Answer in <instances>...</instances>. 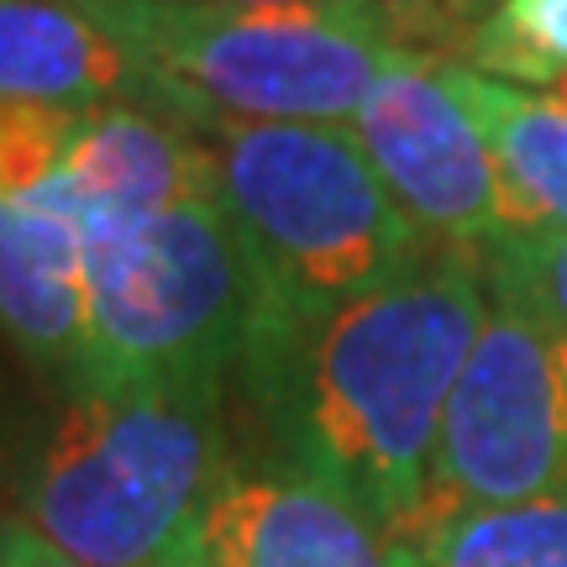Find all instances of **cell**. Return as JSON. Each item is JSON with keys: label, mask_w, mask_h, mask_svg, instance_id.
<instances>
[{"label": "cell", "mask_w": 567, "mask_h": 567, "mask_svg": "<svg viewBox=\"0 0 567 567\" xmlns=\"http://www.w3.org/2000/svg\"><path fill=\"white\" fill-rule=\"evenodd\" d=\"M488 300L484 252L425 237L358 300L300 326H252L237 368L279 467L326 484L394 536L425 499L446 400Z\"/></svg>", "instance_id": "6da1fadb"}, {"label": "cell", "mask_w": 567, "mask_h": 567, "mask_svg": "<svg viewBox=\"0 0 567 567\" xmlns=\"http://www.w3.org/2000/svg\"><path fill=\"white\" fill-rule=\"evenodd\" d=\"M216 205L243 247L252 326H300L389 279L425 243L352 126L200 116Z\"/></svg>", "instance_id": "7a4b0ae2"}, {"label": "cell", "mask_w": 567, "mask_h": 567, "mask_svg": "<svg viewBox=\"0 0 567 567\" xmlns=\"http://www.w3.org/2000/svg\"><path fill=\"white\" fill-rule=\"evenodd\" d=\"M221 384L74 389L27 478V520L90 567H168L231 467L221 446Z\"/></svg>", "instance_id": "3957f363"}, {"label": "cell", "mask_w": 567, "mask_h": 567, "mask_svg": "<svg viewBox=\"0 0 567 567\" xmlns=\"http://www.w3.org/2000/svg\"><path fill=\"white\" fill-rule=\"evenodd\" d=\"M90 11L158 80L184 126L200 116L347 126L410 48L394 11L205 0H90Z\"/></svg>", "instance_id": "277c9868"}, {"label": "cell", "mask_w": 567, "mask_h": 567, "mask_svg": "<svg viewBox=\"0 0 567 567\" xmlns=\"http://www.w3.org/2000/svg\"><path fill=\"white\" fill-rule=\"evenodd\" d=\"M80 279L90 326L80 389L226 379L258 310L247 258L216 200L80 221Z\"/></svg>", "instance_id": "5b68a950"}, {"label": "cell", "mask_w": 567, "mask_h": 567, "mask_svg": "<svg viewBox=\"0 0 567 567\" xmlns=\"http://www.w3.org/2000/svg\"><path fill=\"white\" fill-rule=\"evenodd\" d=\"M567 494V342L494 295L446 400L421 505H526Z\"/></svg>", "instance_id": "8992f818"}, {"label": "cell", "mask_w": 567, "mask_h": 567, "mask_svg": "<svg viewBox=\"0 0 567 567\" xmlns=\"http://www.w3.org/2000/svg\"><path fill=\"white\" fill-rule=\"evenodd\" d=\"M347 126L421 237L484 252L526 231L488 137L457 90V63L405 48Z\"/></svg>", "instance_id": "52a82bcc"}, {"label": "cell", "mask_w": 567, "mask_h": 567, "mask_svg": "<svg viewBox=\"0 0 567 567\" xmlns=\"http://www.w3.org/2000/svg\"><path fill=\"white\" fill-rule=\"evenodd\" d=\"M168 567H394L389 536L295 467H226Z\"/></svg>", "instance_id": "ba28073f"}, {"label": "cell", "mask_w": 567, "mask_h": 567, "mask_svg": "<svg viewBox=\"0 0 567 567\" xmlns=\"http://www.w3.org/2000/svg\"><path fill=\"white\" fill-rule=\"evenodd\" d=\"M0 101L48 111L142 105L174 116L158 80L90 11V0H0Z\"/></svg>", "instance_id": "9c48e42d"}, {"label": "cell", "mask_w": 567, "mask_h": 567, "mask_svg": "<svg viewBox=\"0 0 567 567\" xmlns=\"http://www.w3.org/2000/svg\"><path fill=\"white\" fill-rule=\"evenodd\" d=\"M69 216L116 221V216H158L189 200H216L210 153L195 126L142 111V105H101L80 111L69 142Z\"/></svg>", "instance_id": "30bf717a"}, {"label": "cell", "mask_w": 567, "mask_h": 567, "mask_svg": "<svg viewBox=\"0 0 567 567\" xmlns=\"http://www.w3.org/2000/svg\"><path fill=\"white\" fill-rule=\"evenodd\" d=\"M0 331L80 389L90 358L80 231L0 184Z\"/></svg>", "instance_id": "8fae6325"}, {"label": "cell", "mask_w": 567, "mask_h": 567, "mask_svg": "<svg viewBox=\"0 0 567 567\" xmlns=\"http://www.w3.org/2000/svg\"><path fill=\"white\" fill-rule=\"evenodd\" d=\"M394 567H567V494L526 505H421L389 536Z\"/></svg>", "instance_id": "7c38bea8"}, {"label": "cell", "mask_w": 567, "mask_h": 567, "mask_svg": "<svg viewBox=\"0 0 567 567\" xmlns=\"http://www.w3.org/2000/svg\"><path fill=\"white\" fill-rule=\"evenodd\" d=\"M457 90L478 132L488 137V153L505 174L509 195L526 216V231L536 226H567V111L551 95L515 90V84L484 80L467 63H457Z\"/></svg>", "instance_id": "4fadbf2b"}, {"label": "cell", "mask_w": 567, "mask_h": 567, "mask_svg": "<svg viewBox=\"0 0 567 567\" xmlns=\"http://www.w3.org/2000/svg\"><path fill=\"white\" fill-rule=\"evenodd\" d=\"M467 69L515 90L567 80V0H488L467 32Z\"/></svg>", "instance_id": "5bb4252c"}, {"label": "cell", "mask_w": 567, "mask_h": 567, "mask_svg": "<svg viewBox=\"0 0 567 567\" xmlns=\"http://www.w3.org/2000/svg\"><path fill=\"white\" fill-rule=\"evenodd\" d=\"M488 289L515 300L567 342V226H536L484 247Z\"/></svg>", "instance_id": "9a60e30c"}, {"label": "cell", "mask_w": 567, "mask_h": 567, "mask_svg": "<svg viewBox=\"0 0 567 567\" xmlns=\"http://www.w3.org/2000/svg\"><path fill=\"white\" fill-rule=\"evenodd\" d=\"M0 567H90V563L59 551L27 515H6L0 520Z\"/></svg>", "instance_id": "2e32d148"}, {"label": "cell", "mask_w": 567, "mask_h": 567, "mask_svg": "<svg viewBox=\"0 0 567 567\" xmlns=\"http://www.w3.org/2000/svg\"><path fill=\"white\" fill-rule=\"evenodd\" d=\"M205 6H337V11H394L405 21L415 0H205Z\"/></svg>", "instance_id": "e0dca14e"}, {"label": "cell", "mask_w": 567, "mask_h": 567, "mask_svg": "<svg viewBox=\"0 0 567 567\" xmlns=\"http://www.w3.org/2000/svg\"><path fill=\"white\" fill-rule=\"evenodd\" d=\"M446 11H457V17H473V11H488V0H442Z\"/></svg>", "instance_id": "ac0fdd59"}]
</instances>
